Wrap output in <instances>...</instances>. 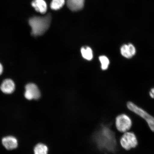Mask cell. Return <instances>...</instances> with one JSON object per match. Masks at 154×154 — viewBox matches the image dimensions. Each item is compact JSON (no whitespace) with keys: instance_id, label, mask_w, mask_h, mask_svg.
Returning a JSON list of instances; mask_svg holds the SVG:
<instances>
[{"instance_id":"obj_1","label":"cell","mask_w":154,"mask_h":154,"mask_svg":"<svg viewBox=\"0 0 154 154\" xmlns=\"http://www.w3.org/2000/svg\"><path fill=\"white\" fill-rule=\"evenodd\" d=\"M94 140L99 149L107 153H115L117 142L114 132L108 125H102L94 136Z\"/></svg>"},{"instance_id":"obj_2","label":"cell","mask_w":154,"mask_h":154,"mask_svg":"<svg viewBox=\"0 0 154 154\" xmlns=\"http://www.w3.org/2000/svg\"><path fill=\"white\" fill-rule=\"evenodd\" d=\"M51 21V16L48 14L43 17H34L29 20L31 27L32 34L34 36L42 35L49 28Z\"/></svg>"},{"instance_id":"obj_3","label":"cell","mask_w":154,"mask_h":154,"mask_svg":"<svg viewBox=\"0 0 154 154\" xmlns=\"http://www.w3.org/2000/svg\"><path fill=\"white\" fill-rule=\"evenodd\" d=\"M127 107L130 110L142 117L147 122L151 130L154 132V117L132 102H128Z\"/></svg>"},{"instance_id":"obj_4","label":"cell","mask_w":154,"mask_h":154,"mask_svg":"<svg viewBox=\"0 0 154 154\" xmlns=\"http://www.w3.org/2000/svg\"><path fill=\"white\" fill-rule=\"evenodd\" d=\"M120 143L124 149L129 150L137 146V138L134 133L127 132L121 137Z\"/></svg>"},{"instance_id":"obj_5","label":"cell","mask_w":154,"mask_h":154,"mask_svg":"<svg viewBox=\"0 0 154 154\" xmlns=\"http://www.w3.org/2000/svg\"><path fill=\"white\" fill-rule=\"evenodd\" d=\"M115 124L117 130L120 132L125 133L130 129L132 126V122L128 115L122 114L116 117Z\"/></svg>"},{"instance_id":"obj_6","label":"cell","mask_w":154,"mask_h":154,"mask_svg":"<svg viewBox=\"0 0 154 154\" xmlns=\"http://www.w3.org/2000/svg\"><path fill=\"white\" fill-rule=\"evenodd\" d=\"M24 96L28 100H38L40 97V92L36 85L29 83L25 87Z\"/></svg>"},{"instance_id":"obj_7","label":"cell","mask_w":154,"mask_h":154,"mask_svg":"<svg viewBox=\"0 0 154 154\" xmlns=\"http://www.w3.org/2000/svg\"><path fill=\"white\" fill-rule=\"evenodd\" d=\"M136 49L131 43L124 44L120 48L121 54L127 59L131 58L136 54Z\"/></svg>"},{"instance_id":"obj_8","label":"cell","mask_w":154,"mask_h":154,"mask_svg":"<svg viewBox=\"0 0 154 154\" xmlns=\"http://www.w3.org/2000/svg\"><path fill=\"white\" fill-rule=\"evenodd\" d=\"M15 83L11 79H6L2 83L0 89L3 93L6 94H11L15 90Z\"/></svg>"},{"instance_id":"obj_9","label":"cell","mask_w":154,"mask_h":154,"mask_svg":"<svg viewBox=\"0 0 154 154\" xmlns=\"http://www.w3.org/2000/svg\"><path fill=\"white\" fill-rule=\"evenodd\" d=\"M3 145L7 149L11 150L16 149L18 147V140L12 136H8L3 138L2 140Z\"/></svg>"},{"instance_id":"obj_10","label":"cell","mask_w":154,"mask_h":154,"mask_svg":"<svg viewBox=\"0 0 154 154\" xmlns=\"http://www.w3.org/2000/svg\"><path fill=\"white\" fill-rule=\"evenodd\" d=\"M85 0H67L69 8L73 11L80 10L84 6Z\"/></svg>"},{"instance_id":"obj_11","label":"cell","mask_w":154,"mask_h":154,"mask_svg":"<svg viewBox=\"0 0 154 154\" xmlns=\"http://www.w3.org/2000/svg\"><path fill=\"white\" fill-rule=\"evenodd\" d=\"M32 5L37 12L44 14L47 11V5L44 0H33Z\"/></svg>"},{"instance_id":"obj_12","label":"cell","mask_w":154,"mask_h":154,"mask_svg":"<svg viewBox=\"0 0 154 154\" xmlns=\"http://www.w3.org/2000/svg\"><path fill=\"white\" fill-rule=\"evenodd\" d=\"M33 152L34 154H48L49 149L45 144L39 143L35 146Z\"/></svg>"},{"instance_id":"obj_13","label":"cell","mask_w":154,"mask_h":154,"mask_svg":"<svg viewBox=\"0 0 154 154\" xmlns=\"http://www.w3.org/2000/svg\"><path fill=\"white\" fill-rule=\"evenodd\" d=\"M82 56L88 60H91L93 57V51L91 48L88 47H82L81 50Z\"/></svg>"},{"instance_id":"obj_14","label":"cell","mask_w":154,"mask_h":154,"mask_svg":"<svg viewBox=\"0 0 154 154\" xmlns=\"http://www.w3.org/2000/svg\"><path fill=\"white\" fill-rule=\"evenodd\" d=\"M99 60L101 63L102 70H106L108 69L109 65V59L106 56L101 55L99 57Z\"/></svg>"},{"instance_id":"obj_15","label":"cell","mask_w":154,"mask_h":154,"mask_svg":"<svg viewBox=\"0 0 154 154\" xmlns=\"http://www.w3.org/2000/svg\"><path fill=\"white\" fill-rule=\"evenodd\" d=\"M65 3V0H52L51 5V8L54 10H57L63 6Z\"/></svg>"},{"instance_id":"obj_16","label":"cell","mask_w":154,"mask_h":154,"mask_svg":"<svg viewBox=\"0 0 154 154\" xmlns=\"http://www.w3.org/2000/svg\"><path fill=\"white\" fill-rule=\"evenodd\" d=\"M149 94L151 98L154 99V88H152L149 92Z\"/></svg>"},{"instance_id":"obj_17","label":"cell","mask_w":154,"mask_h":154,"mask_svg":"<svg viewBox=\"0 0 154 154\" xmlns=\"http://www.w3.org/2000/svg\"><path fill=\"white\" fill-rule=\"evenodd\" d=\"M3 71V67L2 65L0 63V75L2 74Z\"/></svg>"}]
</instances>
